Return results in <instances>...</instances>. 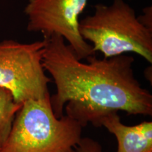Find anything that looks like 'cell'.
Instances as JSON below:
<instances>
[{"mask_svg": "<svg viewBox=\"0 0 152 152\" xmlns=\"http://www.w3.org/2000/svg\"><path fill=\"white\" fill-rule=\"evenodd\" d=\"M118 141L117 152H152V122L144 121L128 126L121 122L118 112L110 113L100 121Z\"/></svg>", "mask_w": 152, "mask_h": 152, "instance_id": "cell-6", "label": "cell"}, {"mask_svg": "<svg viewBox=\"0 0 152 152\" xmlns=\"http://www.w3.org/2000/svg\"><path fill=\"white\" fill-rule=\"evenodd\" d=\"M45 45V39L29 44L0 42V87L10 91L18 104L50 96L51 80L42 64Z\"/></svg>", "mask_w": 152, "mask_h": 152, "instance_id": "cell-4", "label": "cell"}, {"mask_svg": "<svg viewBox=\"0 0 152 152\" xmlns=\"http://www.w3.org/2000/svg\"><path fill=\"white\" fill-rule=\"evenodd\" d=\"M76 152H102L100 144L92 139L82 137L75 147Z\"/></svg>", "mask_w": 152, "mask_h": 152, "instance_id": "cell-8", "label": "cell"}, {"mask_svg": "<svg viewBox=\"0 0 152 152\" xmlns=\"http://www.w3.org/2000/svg\"><path fill=\"white\" fill-rule=\"evenodd\" d=\"M21 106L15 102L10 91L0 87V147L7 140Z\"/></svg>", "mask_w": 152, "mask_h": 152, "instance_id": "cell-7", "label": "cell"}, {"mask_svg": "<svg viewBox=\"0 0 152 152\" xmlns=\"http://www.w3.org/2000/svg\"><path fill=\"white\" fill-rule=\"evenodd\" d=\"M79 30L83 39L92 44L94 52H102L104 58L133 52L152 63V29L123 0L95 5L94 14L79 21Z\"/></svg>", "mask_w": 152, "mask_h": 152, "instance_id": "cell-3", "label": "cell"}, {"mask_svg": "<svg viewBox=\"0 0 152 152\" xmlns=\"http://www.w3.org/2000/svg\"><path fill=\"white\" fill-rule=\"evenodd\" d=\"M88 0H29L25 8L27 29L40 32L44 38L61 36L80 60L94 55L92 45L83 39L79 30V16Z\"/></svg>", "mask_w": 152, "mask_h": 152, "instance_id": "cell-5", "label": "cell"}, {"mask_svg": "<svg viewBox=\"0 0 152 152\" xmlns=\"http://www.w3.org/2000/svg\"><path fill=\"white\" fill-rule=\"evenodd\" d=\"M46 41L42 64L52 75L56 93L50 96L54 115H66L83 127L87 123L100 127L107 114L123 111L131 115H151L152 95L134 76V58L125 54L97 58H77L61 36Z\"/></svg>", "mask_w": 152, "mask_h": 152, "instance_id": "cell-1", "label": "cell"}, {"mask_svg": "<svg viewBox=\"0 0 152 152\" xmlns=\"http://www.w3.org/2000/svg\"><path fill=\"white\" fill-rule=\"evenodd\" d=\"M83 128L66 114L56 117L50 96L28 100L17 113L0 152H76Z\"/></svg>", "mask_w": 152, "mask_h": 152, "instance_id": "cell-2", "label": "cell"}]
</instances>
